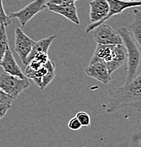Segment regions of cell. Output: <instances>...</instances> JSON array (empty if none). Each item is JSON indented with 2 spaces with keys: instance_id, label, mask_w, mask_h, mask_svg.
Masks as SVG:
<instances>
[{
  "instance_id": "1",
  "label": "cell",
  "mask_w": 141,
  "mask_h": 147,
  "mask_svg": "<svg viewBox=\"0 0 141 147\" xmlns=\"http://www.w3.org/2000/svg\"><path fill=\"white\" fill-rule=\"evenodd\" d=\"M141 100V73L128 84L117 88H110L108 91V99L102 105L106 113H116L125 107Z\"/></svg>"
},
{
  "instance_id": "16",
  "label": "cell",
  "mask_w": 141,
  "mask_h": 147,
  "mask_svg": "<svg viewBox=\"0 0 141 147\" xmlns=\"http://www.w3.org/2000/svg\"><path fill=\"white\" fill-rule=\"evenodd\" d=\"M8 48H9V45L6 27L3 25H0V63Z\"/></svg>"
},
{
  "instance_id": "9",
  "label": "cell",
  "mask_w": 141,
  "mask_h": 147,
  "mask_svg": "<svg viewBox=\"0 0 141 147\" xmlns=\"http://www.w3.org/2000/svg\"><path fill=\"white\" fill-rule=\"evenodd\" d=\"M86 74L104 84H108L112 81V77L108 73L106 66L103 62H95L89 64L85 68Z\"/></svg>"
},
{
  "instance_id": "13",
  "label": "cell",
  "mask_w": 141,
  "mask_h": 147,
  "mask_svg": "<svg viewBox=\"0 0 141 147\" xmlns=\"http://www.w3.org/2000/svg\"><path fill=\"white\" fill-rule=\"evenodd\" d=\"M56 38V35H52V36L47 37V38H43V39L40 40L38 41H35L34 44H33V47H32L31 49V51L28 56L27 57L25 65H26V64L33 59V57H34L36 54H38V53H47L49 47H50V45H51L52 42H53V41Z\"/></svg>"
},
{
  "instance_id": "18",
  "label": "cell",
  "mask_w": 141,
  "mask_h": 147,
  "mask_svg": "<svg viewBox=\"0 0 141 147\" xmlns=\"http://www.w3.org/2000/svg\"><path fill=\"white\" fill-rule=\"evenodd\" d=\"M75 117L77 118L79 122H80L82 126L89 127L91 124V119H90V116L89 115L88 113L86 112L81 111L77 113Z\"/></svg>"
},
{
  "instance_id": "15",
  "label": "cell",
  "mask_w": 141,
  "mask_h": 147,
  "mask_svg": "<svg viewBox=\"0 0 141 147\" xmlns=\"http://www.w3.org/2000/svg\"><path fill=\"white\" fill-rule=\"evenodd\" d=\"M45 67L47 68V73L45 74V76L42 79L41 82V89H44L49 85L50 82L54 79L56 76V65L55 63L50 59L47 61L46 63L45 64Z\"/></svg>"
},
{
  "instance_id": "7",
  "label": "cell",
  "mask_w": 141,
  "mask_h": 147,
  "mask_svg": "<svg viewBox=\"0 0 141 147\" xmlns=\"http://www.w3.org/2000/svg\"><path fill=\"white\" fill-rule=\"evenodd\" d=\"M47 0H34L18 11L11 13L9 16L11 18H18L21 26H25L27 23L39 12L47 9Z\"/></svg>"
},
{
  "instance_id": "23",
  "label": "cell",
  "mask_w": 141,
  "mask_h": 147,
  "mask_svg": "<svg viewBox=\"0 0 141 147\" xmlns=\"http://www.w3.org/2000/svg\"><path fill=\"white\" fill-rule=\"evenodd\" d=\"M130 1H136V0H130Z\"/></svg>"
},
{
  "instance_id": "3",
  "label": "cell",
  "mask_w": 141,
  "mask_h": 147,
  "mask_svg": "<svg viewBox=\"0 0 141 147\" xmlns=\"http://www.w3.org/2000/svg\"><path fill=\"white\" fill-rule=\"evenodd\" d=\"M116 31L120 35L123 44L126 49L128 66L125 84H128L140 72V48L134 41L127 28L121 27Z\"/></svg>"
},
{
  "instance_id": "10",
  "label": "cell",
  "mask_w": 141,
  "mask_h": 147,
  "mask_svg": "<svg viewBox=\"0 0 141 147\" xmlns=\"http://www.w3.org/2000/svg\"><path fill=\"white\" fill-rule=\"evenodd\" d=\"M47 9L51 11L62 15L64 17L68 19L71 22L77 25L80 24L79 16L77 14V9L75 3L62 5H56V4H46Z\"/></svg>"
},
{
  "instance_id": "19",
  "label": "cell",
  "mask_w": 141,
  "mask_h": 147,
  "mask_svg": "<svg viewBox=\"0 0 141 147\" xmlns=\"http://www.w3.org/2000/svg\"><path fill=\"white\" fill-rule=\"evenodd\" d=\"M14 99L7 94L6 92L0 88V104H10L12 105V102Z\"/></svg>"
},
{
  "instance_id": "8",
  "label": "cell",
  "mask_w": 141,
  "mask_h": 147,
  "mask_svg": "<svg viewBox=\"0 0 141 147\" xmlns=\"http://www.w3.org/2000/svg\"><path fill=\"white\" fill-rule=\"evenodd\" d=\"M34 42L35 40L26 36L21 28H15V52L19 55L23 64H26Z\"/></svg>"
},
{
  "instance_id": "2",
  "label": "cell",
  "mask_w": 141,
  "mask_h": 147,
  "mask_svg": "<svg viewBox=\"0 0 141 147\" xmlns=\"http://www.w3.org/2000/svg\"><path fill=\"white\" fill-rule=\"evenodd\" d=\"M127 61L126 49L123 45L97 44L89 64L103 62L110 74L120 68Z\"/></svg>"
},
{
  "instance_id": "17",
  "label": "cell",
  "mask_w": 141,
  "mask_h": 147,
  "mask_svg": "<svg viewBox=\"0 0 141 147\" xmlns=\"http://www.w3.org/2000/svg\"><path fill=\"white\" fill-rule=\"evenodd\" d=\"M11 22H12V18L5 13L3 7V1L2 0H0V25H3L7 27L10 25Z\"/></svg>"
},
{
  "instance_id": "6",
  "label": "cell",
  "mask_w": 141,
  "mask_h": 147,
  "mask_svg": "<svg viewBox=\"0 0 141 147\" xmlns=\"http://www.w3.org/2000/svg\"><path fill=\"white\" fill-rule=\"evenodd\" d=\"M108 4V13L107 16L98 23H90L85 29V33H89L100 24H104L106 21L109 20L113 16L117 14H120L125 9L132 7H140L141 4L140 0H136V1H124V0H106Z\"/></svg>"
},
{
  "instance_id": "14",
  "label": "cell",
  "mask_w": 141,
  "mask_h": 147,
  "mask_svg": "<svg viewBox=\"0 0 141 147\" xmlns=\"http://www.w3.org/2000/svg\"><path fill=\"white\" fill-rule=\"evenodd\" d=\"M134 16L131 24H129V32L134 39L136 43L141 48V12L140 10L134 11Z\"/></svg>"
},
{
  "instance_id": "21",
  "label": "cell",
  "mask_w": 141,
  "mask_h": 147,
  "mask_svg": "<svg viewBox=\"0 0 141 147\" xmlns=\"http://www.w3.org/2000/svg\"><path fill=\"white\" fill-rule=\"evenodd\" d=\"M77 0H47L46 4H56V5H62L75 3Z\"/></svg>"
},
{
  "instance_id": "4",
  "label": "cell",
  "mask_w": 141,
  "mask_h": 147,
  "mask_svg": "<svg viewBox=\"0 0 141 147\" xmlns=\"http://www.w3.org/2000/svg\"><path fill=\"white\" fill-rule=\"evenodd\" d=\"M30 86L28 79H21L9 74L2 72L0 74V88L16 99L20 93Z\"/></svg>"
},
{
  "instance_id": "5",
  "label": "cell",
  "mask_w": 141,
  "mask_h": 147,
  "mask_svg": "<svg viewBox=\"0 0 141 147\" xmlns=\"http://www.w3.org/2000/svg\"><path fill=\"white\" fill-rule=\"evenodd\" d=\"M95 42L101 45H122L123 41L116 30L105 23L95 27L92 30Z\"/></svg>"
},
{
  "instance_id": "11",
  "label": "cell",
  "mask_w": 141,
  "mask_h": 147,
  "mask_svg": "<svg viewBox=\"0 0 141 147\" xmlns=\"http://www.w3.org/2000/svg\"><path fill=\"white\" fill-rule=\"evenodd\" d=\"M0 67H2L4 71L11 75L18 76L21 79L26 78L24 71H22L21 67L15 60L14 57L12 52L11 51L10 48H8L6 51L4 57L0 63Z\"/></svg>"
},
{
  "instance_id": "22",
  "label": "cell",
  "mask_w": 141,
  "mask_h": 147,
  "mask_svg": "<svg viewBox=\"0 0 141 147\" xmlns=\"http://www.w3.org/2000/svg\"><path fill=\"white\" fill-rule=\"evenodd\" d=\"M12 108V105L10 104H0V119L2 118L8 110Z\"/></svg>"
},
{
  "instance_id": "12",
  "label": "cell",
  "mask_w": 141,
  "mask_h": 147,
  "mask_svg": "<svg viewBox=\"0 0 141 147\" xmlns=\"http://www.w3.org/2000/svg\"><path fill=\"white\" fill-rule=\"evenodd\" d=\"M89 20L91 23H98L107 16L109 10L106 0H92L89 3Z\"/></svg>"
},
{
  "instance_id": "20",
  "label": "cell",
  "mask_w": 141,
  "mask_h": 147,
  "mask_svg": "<svg viewBox=\"0 0 141 147\" xmlns=\"http://www.w3.org/2000/svg\"><path fill=\"white\" fill-rule=\"evenodd\" d=\"M67 126L70 129L73 130V131H77V130H79V129L82 127V125H81L80 122H79L77 118L76 117H73L70 121H69L68 124H67Z\"/></svg>"
}]
</instances>
